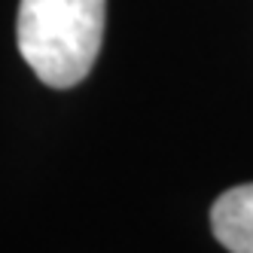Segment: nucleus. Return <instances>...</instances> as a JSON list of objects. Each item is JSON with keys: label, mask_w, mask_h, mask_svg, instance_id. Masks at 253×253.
Instances as JSON below:
<instances>
[{"label": "nucleus", "mask_w": 253, "mask_h": 253, "mask_svg": "<svg viewBox=\"0 0 253 253\" xmlns=\"http://www.w3.org/2000/svg\"><path fill=\"white\" fill-rule=\"evenodd\" d=\"M104 15L107 0H19L15 43L37 80L70 88L95 67Z\"/></svg>", "instance_id": "1"}, {"label": "nucleus", "mask_w": 253, "mask_h": 253, "mask_svg": "<svg viewBox=\"0 0 253 253\" xmlns=\"http://www.w3.org/2000/svg\"><path fill=\"white\" fill-rule=\"evenodd\" d=\"M211 229L229 253H253V183L232 186L216 198Z\"/></svg>", "instance_id": "2"}]
</instances>
